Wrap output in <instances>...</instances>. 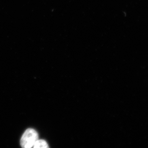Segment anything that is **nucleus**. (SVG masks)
Returning a JSON list of instances; mask_svg holds the SVG:
<instances>
[{
  "instance_id": "nucleus-1",
  "label": "nucleus",
  "mask_w": 148,
  "mask_h": 148,
  "mask_svg": "<svg viewBox=\"0 0 148 148\" xmlns=\"http://www.w3.org/2000/svg\"><path fill=\"white\" fill-rule=\"evenodd\" d=\"M38 139V134L37 131L33 128H28L21 137L20 145L23 148H32Z\"/></svg>"
},
{
  "instance_id": "nucleus-2",
  "label": "nucleus",
  "mask_w": 148,
  "mask_h": 148,
  "mask_svg": "<svg viewBox=\"0 0 148 148\" xmlns=\"http://www.w3.org/2000/svg\"><path fill=\"white\" fill-rule=\"evenodd\" d=\"M33 147L36 148H49L47 143L43 140H38L36 141Z\"/></svg>"
}]
</instances>
